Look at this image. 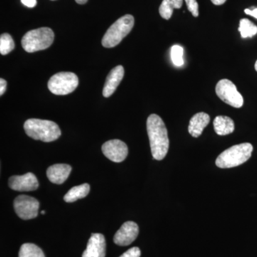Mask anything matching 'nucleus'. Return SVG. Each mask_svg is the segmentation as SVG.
Returning <instances> with one entry per match:
<instances>
[{
	"mask_svg": "<svg viewBox=\"0 0 257 257\" xmlns=\"http://www.w3.org/2000/svg\"><path fill=\"white\" fill-rule=\"evenodd\" d=\"M7 82L5 79H0V94L3 95L6 91Z\"/></svg>",
	"mask_w": 257,
	"mask_h": 257,
	"instance_id": "nucleus-27",
	"label": "nucleus"
},
{
	"mask_svg": "<svg viewBox=\"0 0 257 257\" xmlns=\"http://www.w3.org/2000/svg\"><path fill=\"white\" fill-rule=\"evenodd\" d=\"M140 256H141V251H140V248L135 246V247L130 248L119 257H140Z\"/></svg>",
	"mask_w": 257,
	"mask_h": 257,
	"instance_id": "nucleus-24",
	"label": "nucleus"
},
{
	"mask_svg": "<svg viewBox=\"0 0 257 257\" xmlns=\"http://www.w3.org/2000/svg\"><path fill=\"white\" fill-rule=\"evenodd\" d=\"M183 53V48L179 45H174L171 49V58L177 67H181L184 64Z\"/></svg>",
	"mask_w": 257,
	"mask_h": 257,
	"instance_id": "nucleus-22",
	"label": "nucleus"
},
{
	"mask_svg": "<svg viewBox=\"0 0 257 257\" xmlns=\"http://www.w3.org/2000/svg\"><path fill=\"white\" fill-rule=\"evenodd\" d=\"M188 10L193 16L197 18L199 16V5L196 0H185Z\"/></svg>",
	"mask_w": 257,
	"mask_h": 257,
	"instance_id": "nucleus-23",
	"label": "nucleus"
},
{
	"mask_svg": "<svg viewBox=\"0 0 257 257\" xmlns=\"http://www.w3.org/2000/svg\"><path fill=\"white\" fill-rule=\"evenodd\" d=\"M215 133L220 136L229 135L234 130V121L226 116H217L214 120Z\"/></svg>",
	"mask_w": 257,
	"mask_h": 257,
	"instance_id": "nucleus-16",
	"label": "nucleus"
},
{
	"mask_svg": "<svg viewBox=\"0 0 257 257\" xmlns=\"http://www.w3.org/2000/svg\"><path fill=\"white\" fill-rule=\"evenodd\" d=\"M252 151L253 146L250 143L234 145L219 155L216 160V165L221 169L237 167L251 157Z\"/></svg>",
	"mask_w": 257,
	"mask_h": 257,
	"instance_id": "nucleus-3",
	"label": "nucleus"
},
{
	"mask_svg": "<svg viewBox=\"0 0 257 257\" xmlns=\"http://www.w3.org/2000/svg\"><path fill=\"white\" fill-rule=\"evenodd\" d=\"M71 172V166L65 164H57L47 169V178L52 183L62 184L68 178Z\"/></svg>",
	"mask_w": 257,
	"mask_h": 257,
	"instance_id": "nucleus-14",
	"label": "nucleus"
},
{
	"mask_svg": "<svg viewBox=\"0 0 257 257\" xmlns=\"http://www.w3.org/2000/svg\"><path fill=\"white\" fill-rule=\"evenodd\" d=\"M24 128L30 138L44 143L55 141L62 134L58 125L50 120L28 119L25 121Z\"/></svg>",
	"mask_w": 257,
	"mask_h": 257,
	"instance_id": "nucleus-2",
	"label": "nucleus"
},
{
	"mask_svg": "<svg viewBox=\"0 0 257 257\" xmlns=\"http://www.w3.org/2000/svg\"><path fill=\"white\" fill-rule=\"evenodd\" d=\"M106 240L104 235L92 234L88 241L87 248L82 257H105Z\"/></svg>",
	"mask_w": 257,
	"mask_h": 257,
	"instance_id": "nucleus-12",
	"label": "nucleus"
},
{
	"mask_svg": "<svg viewBox=\"0 0 257 257\" xmlns=\"http://www.w3.org/2000/svg\"><path fill=\"white\" fill-rule=\"evenodd\" d=\"M101 150L106 158L114 162H123L128 155L127 146L119 140L106 142L101 147Z\"/></svg>",
	"mask_w": 257,
	"mask_h": 257,
	"instance_id": "nucleus-9",
	"label": "nucleus"
},
{
	"mask_svg": "<svg viewBox=\"0 0 257 257\" xmlns=\"http://www.w3.org/2000/svg\"><path fill=\"white\" fill-rule=\"evenodd\" d=\"M254 67H255V69H256V71L257 72V60H256V63H255Z\"/></svg>",
	"mask_w": 257,
	"mask_h": 257,
	"instance_id": "nucleus-30",
	"label": "nucleus"
},
{
	"mask_svg": "<svg viewBox=\"0 0 257 257\" xmlns=\"http://www.w3.org/2000/svg\"><path fill=\"white\" fill-rule=\"evenodd\" d=\"M183 5V0H163L160 7V14L162 18L170 20L174 9H179Z\"/></svg>",
	"mask_w": 257,
	"mask_h": 257,
	"instance_id": "nucleus-18",
	"label": "nucleus"
},
{
	"mask_svg": "<svg viewBox=\"0 0 257 257\" xmlns=\"http://www.w3.org/2000/svg\"><path fill=\"white\" fill-rule=\"evenodd\" d=\"M79 84V79L72 72H59L51 77L48 89L56 95H66L75 90Z\"/></svg>",
	"mask_w": 257,
	"mask_h": 257,
	"instance_id": "nucleus-6",
	"label": "nucleus"
},
{
	"mask_svg": "<svg viewBox=\"0 0 257 257\" xmlns=\"http://www.w3.org/2000/svg\"><path fill=\"white\" fill-rule=\"evenodd\" d=\"M138 234V225L134 221H126L115 234L114 242L119 246H128L137 239Z\"/></svg>",
	"mask_w": 257,
	"mask_h": 257,
	"instance_id": "nucleus-11",
	"label": "nucleus"
},
{
	"mask_svg": "<svg viewBox=\"0 0 257 257\" xmlns=\"http://www.w3.org/2000/svg\"><path fill=\"white\" fill-rule=\"evenodd\" d=\"M14 208L19 217L24 220H28L38 216L40 203L35 198L20 195L15 199Z\"/></svg>",
	"mask_w": 257,
	"mask_h": 257,
	"instance_id": "nucleus-8",
	"label": "nucleus"
},
{
	"mask_svg": "<svg viewBox=\"0 0 257 257\" xmlns=\"http://www.w3.org/2000/svg\"><path fill=\"white\" fill-rule=\"evenodd\" d=\"M216 94L226 104L235 108L243 106V96L236 89V86L229 79H221L216 86Z\"/></svg>",
	"mask_w": 257,
	"mask_h": 257,
	"instance_id": "nucleus-7",
	"label": "nucleus"
},
{
	"mask_svg": "<svg viewBox=\"0 0 257 257\" xmlns=\"http://www.w3.org/2000/svg\"><path fill=\"white\" fill-rule=\"evenodd\" d=\"M244 13L246 15L252 16L253 18L257 19V8H252L251 9H246L244 10Z\"/></svg>",
	"mask_w": 257,
	"mask_h": 257,
	"instance_id": "nucleus-26",
	"label": "nucleus"
},
{
	"mask_svg": "<svg viewBox=\"0 0 257 257\" xmlns=\"http://www.w3.org/2000/svg\"><path fill=\"white\" fill-rule=\"evenodd\" d=\"M8 184L10 188L18 192H30L39 187L36 176L31 172L21 176H13L9 179Z\"/></svg>",
	"mask_w": 257,
	"mask_h": 257,
	"instance_id": "nucleus-10",
	"label": "nucleus"
},
{
	"mask_svg": "<svg viewBox=\"0 0 257 257\" xmlns=\"http://www.w3.org/2000/svg\"><path fill=\"white\" fill-rule=\"evenodd\" d=\"M210 116L207 113L199 112L192 116L189 121L188 131L193 138H199L204 128L209 124Z\"/></svg>",
	"mask_w": 257,
	"mask_h": 257,
	"instance_id": "nucleus-15",
	"label": "nucleus"
},
{
	"mask_svg": "<svg viewBox=\"0 0 257 257\" xmlns=\"http://www.w3.org/2000/svg\"><path fill=\"white\" fill-rule=\"evenodd\" d=\"M76 3L79 5H84L87 3L88 0H75Z\"/></svg>",
	"mask_w": 257,
	"mask_h": 257,
	"instance_id": "nucleus-29",
	"label": "nucleus"
},
{
	"mask_svg": "<svg viewBox=\"0 0 257 257\" xmlns=\"http://www.w3.org/2000/svg\"><path fill=\"white\" fill-rule=\"evenodd\" d=\"M41 214H45V211H41Z\"/></svg>",
	"mask_w": 257,
	"mask_h": 257,
	"instance_id": "nucleus-31",
	"label": "nucleus"
},
{
	"mask_svg": "<svg viewBox=\"0 0 257 257\" xmlns=\"http://www.w3.org/2000/svg\"><path fill=\"white\" fill-rule=\"evenodd\" d=\"M134 25L135 19L133 15H126L120 18L108 29L103 37L101 41L103 46L106 48H111L119 45L121 40L133 30Z\"/></svg>",
	"mask_w": 257,
	"mask_h": 257,
	"instance_id": "nucleus-5",
	"label": "nucleus"
},
{
	"mask_svg": "<svg viewBox=\"0 0 257 257\" xmlns=\"http://www.w3.org/2000/svg\"><path fill=\"white\" fill-rule=\"evenodd\" d=\"M239 31L242 38H251L257 34V27L248 19L240 20Z\"/></svg>",
	"mask_w": 257,
	"mask_h": 257,
	"instance_id": "nucleus-20",
	"label": "nucleus"
},
{
	"mask_svg": "<svg viewBox=\"0 0 257 257\" xmlns=\"http://www.w3.org/2000/svg\"><path fill=\"white\" fill-rule=\"evenodd\" d=\"M211 3L215 5H221L226 3V0H211Z\"/></svg>",
	"mask_w": 257,
	"mask_h": 257,
	"instance_id": "nucleus-28",
	"label": "nucleus"
},
{
	"mask_svg": "<svg viewBox=\"0 0 257 257\" xmlns=\"http://www.w3.org/2000/svg\"><path fill=\"white\" fill-rule=\"evenodd\" d=\"M19 257H45L41 248L31 243H24L20 247Z\"/></svg>",
	"mask_w": 257,
	"mask_h": 257,
	"instance_id": "nucleus-19",
	"label": "nucleus"
},
{
	"mask_svg": "<svg viewBox=\"0 0 257 257\" xmlns=\"http://www.w3.org/2000/svg\"><path fill=\"white\" fill-rule=\"evenodd\" d=\"M22 3L28 8H35L37 5V0H21Z\"/></svg>",
	"mask_w": 257,
	"mask_h": 257,
	"instance_id": "nucleus-25",
	"label": "nucleus"
},
{
	"mask_svg": "<svg viewBox=\"0 0 257 257\" xmlns=\"http://www.w3.org/2000/svg\"><path fill=\"white\" fill-rule=\"evenodd\" d=\"M124 75V69L122 66H117L111 69L109 75L106 77L103 89L102 94L104 97H109L115 92L120 82L122 80Z\"/></svg>",
	"mask_w": 257,
	"mask_h": 257,
	"instance_id": "nucleus-13",
	"label": "nucleus"
},
{
	"mask_svg": "<svg viewBox=\"0 0 257 257\" xmlns=\"http://www.w3.org/2000/svg\"><path fill=\"white\" fill-rule=\"evenodd\" d=\"M147 128L152 157L156 160H163L170 147L168 133L165 122L160 116L152 114L147 119Z\"/></svg>",
	"mask_w": 257,
	"mask_h": 257,
	"instance_id": "nucleus-1",
	"label": "nucleus"
},
{
	"mask_svg": "<svg viewBox=\"0 0 257 257\" xmlns=\"http://www.w3.org/2000/svg\"><path fill=\"white\" fill-rule=\"evenodd\" d=\"M15 42L9 34H3L0 37V53L6 55L14 50Z\"/></svg>",
	"mask_w": 257,
	"mask_h": 257,
	"instance_id": "nucleus-21",
	"label": "nucleus"
},
{
	"mask_svg": "<svg viewBox=\"0 0 257 257\" xmlns=\"http://www.w3.org/2000/svg\"><path fill=\"white\" fill-rule=\"evenodd\" d=\"M55 34L49 28H41L27 32L22 40V46L26 52L46 50L53 43Z\"/></svg>",
	"mask_w": 257,
	"mask_h": 257,
	"instance_id": "nucleus-4",
	"label": "nucleus"
},
{
	"mask_svg": "<svg viewBox=\"0 0 257 257\" xmlns=\"http://www.w3.org/2000/svg\"><path fill=\"white\" fill-rule=\"evenodd\" d=\"M89 191H90V186L87 183L76 186L69 189L68 192L64 195V200L68 203L76 202L79 199L87 197Z\"/></svg>",
	"mask_w": 257,
	"mask_h": 257,
	"instance_id": "nucleus-17",
	"label": "nucleus"
}]
</instances>
